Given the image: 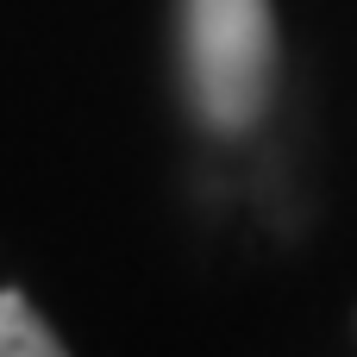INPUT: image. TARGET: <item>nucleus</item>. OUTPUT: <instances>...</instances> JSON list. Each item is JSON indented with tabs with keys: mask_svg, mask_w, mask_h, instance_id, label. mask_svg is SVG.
<instances>
[{
	"mask_svg": "<svg viewBox=\"0 0 357 357\" xmlns=\"http://www.w3.org/2000/svg\"><path fill=\"white\" fill-rule=\"evenodd\" d=\"M63 339L31 314V301L19 289H0V357H56Z\"/></svg>",
	"mask_w": 357,
	"mask_h": 357,
	"instance_id": "f03ea898",
	"label": "nucleus"
},
{
	"mask_svg": "<svg viewBox=\"0 0 357 357\" xmlns=\"http://www.w3.org/2000/svg\"><path fill=\"white\" fill-rule=\"evenodd\" d=\"M188 94L207 126L245 132L276 88V13L270 0H182Z\"/></svg>",
	"mask_w": 357,
	"mask_h": 357,
	"instance_id": "f257e3e1",
	"label": "nucleus"
}]
</instances>
